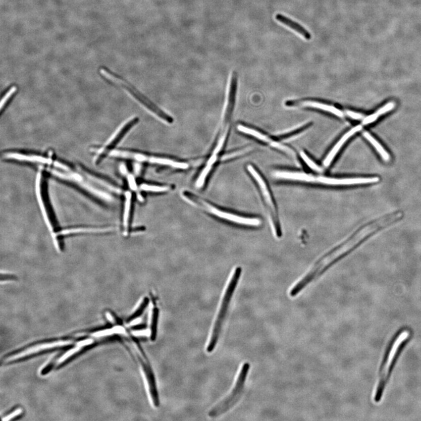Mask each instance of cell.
<instances>
[{
	"label": "cell",
	"instance_id": "obj_21",
	"mask_svg": "<svg viewBox=\"0 0 421 421\" xmlns=\"http://www.w3.org/2000/svg\"><path fill=\"white\" fill-rule=\"evenodd\" d=\"M363 135L369 140V142H371L373 146L375 147L377 151L380 153V156L383 159V160L386 162H389L390 159V155L383 148L382 146L369 132H364Z\"/></svg>",
	"mask_w": 421,
	"mask_h": 421
},
{
	"label": "cell",
	"instance_id": "obj_11",
	"mask_svg": "<svg viewBox=\"0 0 421 421\" xmlns=\"http://www.w3.org/2000/svg\"><path fill=\"white\" fill-rule=\"evenodd\" d=\"M4 157L7 159V160L32 162V163L52 164V160H51V159L46 158L42 156H38V155H27L20 153L10 152L5 153Z\"/></svg>",
	"mask_w": 421,
	"mask_h": 421
},
{
	"label": "cell",
	"instance_id": "obj_12",
	"mask_svg": "<svg viewBox=\"0 0 421 421\" xmlns=\"http://www.w3.org/2000/svg\"><path fill=\"white\" fill-rule=\"evenodd\" d=\"M273 176L280 179L306 183H314L315 178V176L306 174L305 173L287 171H276L273 173Z\"/></svg>",
	"mask_w": 421,
	"mask_h": 421
},
{
	"label": "cell",
	"instance_id": "obj_9",
	"mask_svg": "<svg viewBox=\"0 0 421 421\" xmlns=\"http://www.w3.org/2000/svg\"><path fill=\"white\" fill-rule=\"evenodd\" d=\"M379 177H357V178L335 179L326 177H316L314 183L331 186H351L378 182Z\"/></svg>",
	"mask_w": 421,
	"mask_h": 421
},
{
	"label": "cell",
	"instance_id": "obj_15",
	"mask_svg": "<svg viewBox=\"0 0 421 421\" xmlns=\"http://www.w3.org/2000/svg\"><path fill=\"white\" fill-rule=\"evenodd\" d=\"M301 105L305 107H311V108L326 111V112H330L339 117H343V116H344L343 115V113L341 112V110L336 108V107L330 105L321 104V103L319 102L305 101L302 102L301 103Z\"/></svg>",
	"mask_w": 421,
	"mask_h": 421
},
{
	"label": "cell",
	"instance_id": "obj_25",
	"mask_svg": "<svg viewBox=\"0 0 421 421\" xmlns=\"http://www.w3.org/2000/svg\"><path fill=\"white\" fill-rule=\"evenodd\" d=\"M213 165L214 164L208 162L207 165H206L205 168L203 170L201 174L199 175L197 181L196 186L197 187L200 188L204 185L206 177H207L210 170H212Z\"/></svg>",
	"mask_w": 421,
	"mask_h": 421
},
{
	"label": "cell",
	"instance_id": "obj_22",
	"mask_svg": "<svg viewBox=\"0 0 421 421\" xmlns=\"http://www.w3.org/2000/svg\"><path fill=\"white\" fill-rule=\"evenodd\" d=\"M238 129L239 131L245 133V134H246L252 135V136H254V137L261 140V141L269 143H271L273 141V140L270 139L268 136L261 134V133L259 132L254 130L253 129L247 128L243 126V125H239L238 126Z\"/></svg>",
	"mask_w": 421,
	"mask_h": 421
},
{
	"label": "cell",
	"instance_id": "obj_24",
	"mask_svg": "<svg viewBox=\"0 0 421 421\" xmlns=\"http://www.w3.org/2000/svg\"><path fill=\"white\" fill-rule=\"evenodd\" d=\"M140 188L143 191L153 192V193H163L170 190L169 186L149 185L146 184H142Z\"/></svg>",
	"mask_w": 421,
	"mask_h": 421
},
{
	"label": "cell",
	"instance_id": "obj_39",
	"mask_svg": "<svg viewBox=\"0 0 421 421\" xmlns=\"http://www.w3.org/2000/svg\"><path fill=\"white\" fill-rule=\"evenodd\" d=\"M93 340L91 339H88L86 340H84V341H81L77 343V346H79L80 347H83L84 346L88 345L91 344V343H93Z\"/></svg>",
	"mask_w": 421,
	"mask_h": 421
},
{
	"label": "cell",
	"instance_id": "obj_38",
	"mask_svg": "<svg viewBox=\"0 0 421 421\" xmlns=\"http://www.w3.org/2000/svg\"><path fill=\"white\" fill-rule=\"evenodd\" d=\"M128 182L129 186H130L131 189H132L133 190H136L137 187H136L135 180L134 179V176L132 175H129L128 176Z\"/></svg>",
	"mask_w": 421,
	"mask_h": 421
},
{
	"label": "cell",
	"instance_id": "obj_10",
	"mask_svg": "<svg viewBox=\"0 0 421 421\" xmlns=\"http://www.w3.org/2000/svg\"><path fill=\"white\" fill-rule=\"evenodd\" d=\"M361 129H362V126L361 125H357V126L351 129V130L342 136L341 139L339 140L338 142L336 144L333 148L331 150V152L327 155L326 158L325 159L324 165L326 167H328L331 165V162L334 160L336 155L339 152V151L341 149L342 146L344 145L347 140L351 136L356 134V132L361 131Z\"/></svg>",
	"mask_w": 421,
	"mask_h": 421
},
{
	"label": "cell",
	"instance_id": "obj_40",
	"mask_svg": "<svg viewBox=\"0 0 421 421\" xmlns=\"http://www.w3.org/2000/svg\"><path fill=\"white\" fill-rule=\"evenodd\" d=\"M106 316L107 317V320H108L110 321V322L113 323H114V321H115V320H114V317L112 314H111L110 312H107L106 313Z\"/></svg>",
	"mask_w": 421,
	"mask_h": 421
},
{
	"label": "cell",
	"instance_id": "obj_23",
	"mask_svg": "<svg viewBox=\"0 0 421 421\" xmlns=\"http://www.w3.org/2000/svg\"><path fill=\"white\" fill-rule=\"evenodd\" d=\"M110 230H112V228H79L72 229V230L62 231L60 232V234H62V235H69L75 233H83V232H89V233L90 232H108Z\"/></svg>",
	"mask_w": 421,
	"mask_h": 421
},
{
	"label": "cell",
	"instance_id": "obj_27",
	"mask_svg": "<svg viewBox=\"0 0 421 421\" xmlns=\"http://www.w3.org/2000/svg\"><path fill=\"white\" fill-rule=\"evenodd\" d=\"M17 90V88L16 86H13L10 88L8 91L7 92L5 96L3 97L1 101V111L3 110L4 109V107H5L7 103L10 100V99L12 98L13 95L16 93Z\"/></svg>",
	"mask_w": 421,
	"mask_h": 421
},
{
	"label": "cell",
	"instance_id": "obj_30",
	"mask_svg": "<svg viewBox=\"0 0 421 421\" xmlns=\"http://www.w3.org/2000/svg\"><path fill=\"white\" fill-rule=\"evenodd\" d=\"M81 348H82V347L77 346L76 348L69 350L68 352H66L65 354H64V355H63L60 358V359H59V360L58 361V364H60L62 362H64V361L67 359L68 358L71 356L72 355H73V354L77 353V352H79Z\"/></svg>",
	"mask_w": 421,
	"mask_h": 421
},
{
	"label": "cell",
	"instance_id": "obj_19",
	"mask_svg": "<svg viewBox=\"0 0 421 421\" xmlns=\"http://www.w3.org/2000/svg\"><path fill=\"white\" fill-rule=\"evenodd\" d=\"M149 302L150 299L148 297H144L137 306V308L133 312L132 315L129 317L128 319V324H131L134 322L135 321L138 320L139 318L145 312L149 304Z\"/></svg>",
	"mask_w": 421,
	"mask_h": 421
},
{
	"label": "cell",
	"instance_id": "obj_28",
	"mask_svg": "<svg viewBox=\"0 0 421 421\" xmlns=\"http://www.w3.org/2000/svg\"><path fill=\"white\" fill-rule=\"evenodd\" d=\"M271 145L272 146L275 147V148L282 150L283 151V152H285L288 154L291 155V156H292L293 157H295V154L292 149L289 148V147L283 145L282 144H281L279 142L272 141V142L271 143Z\"/></svg>",
	"mask_w": 421,
	"mask_h": 421
},
{
	"label": "cell",
	"instance_id": "obj_7",
	"mask_svg": "<svg viewBox=\"0 0 421 421\" xmlns=\"http://www.w3.org/2000/svg\"><path fill=\"white\" fill-rule=\"evenodd\" d=\"M136 345H137L139 350L140 353L138 354L139 360L140 364H141L143 374L145 376L147 386H148L151 400H152L154 407L157 408L160 406V396H159L156 378H155L153 369L151 366L148 358L146 355V353L143 352L141 347H140L138 343Z\"/></svg>",
	"mask_w": 421,
	"mask_h": 421
},
{
	"label": "cell",
	"instance_id": "obj_35",
	"mask_svg": "<svg viewBox=\"0 0 421 421\" xmlns=\"http://www.w3.org/2000/svg\"><path fill=\"white\" fill-rule=\"evenodd\" d=\"M379 116L377 115L375 113L374 114H372V115L366 117H365L363 121V125H368L369 124H371L374 123L378 118Z\"/></svg>",
	"mask_w": 421,
	"mask_h": 421
},
{
	"label": "cell",
	"instance_id": "obj_4",
	"mask_svg": "<svg viewBox=\"0 0 421 421\" xmlns=\"http://www.w3.org/2000/svg\"><path fill=\"white\" fill-rule=\"evenodd\" d=\"M247 169L259 187L264 203L268 214L273 234L276 238H280L282 236V231L278 210L267 183L252 166H247Z\"/></svg>",
	"mask_w": 421,
	"mask_h": 421
},
{
	"label": "cell",
	"instance_id": "obj_20",
	"mask_svg": "<svg viewBox=\"0 0 421 421\" xmlns=\"http://www.w3.org/2000/svg\"><path fill=\"white\" fill-rule=\"evenodd\" d=\"M147 162H151V163L157 164L171 166L172 167L179 169H187L188 165L185 163H182V162H177L172 160H168V159L156 157H149L147 159Z\"/></svg>",
	"mask_w": 421,
	"mask_h": 421
},
{
	"label": "cell",
	"instance_id": "obj_36",
	"mask_svg": "<svg viewBox=\"0 0 421 421\" xmlns=\"http://www.w3.org/2000/svg\"><path fill=\"white\" fill-rule=\"evenodd\" d=\"M22 412H23V410H22V409L21 408H18L16 409V411H14L13 413H10V414L6 416L5 418H4L3 419V420L8 421L11 419H12L13 418H15V417H16L17 416L20 415Z\"/></svg>",
	"mask_w": 421,
	"mask_h": 421
},
{
	"label": "cell",
	"instance_id": "obj_14",
	"mask_svg": "<svg viewBox=\"0 0 421 421\" xmlns=\"http://www.w3.org/2000/svg\"><path fill=\"white\" fill-rule=\"evenodd\" d=\"M276 18L280 23H282L284 25L287 26V27L293 29V30L298 32V34L304 37V38L306 39H311V35L310 34V33L307 30H306L303 27H302L301 25L296 23V22L291 20L290 18L284 16L280 14L277 15Z\"/></svg>",
	"mask_w": 421,
	"mask_h": 421
},
{
	"label": "cell",
	"instance_id": "obj_18",
	"mask_svg": "<svg viewBox=\"0 0 421 421\" xmlns=\"http://www.w3.org/2000/svg\"><path fill=\"white\" fill-rule=\"evenodd\" d=\"M160 309H159L156 305H154L152 308V316H151L150 327V338L151 341L152 342L156 341L157 338L159 319H160Z\"/></svg>",
	"mask_w": 421,
	"mask_h": 421
},
{
	"label": "cell",
	"instance_id": "obj_29",
	"mask_svg": "<svg viewBox=\"0 0 421 421\" xmlns=\"http://www.w3.org/2000/svg\"><path fill=\"white\" fill-rule=\"evenodd\" d=\"M252 147H246V148L244 149H242L241 150L236 151V152L231 153L230 154H228L226 155H224V156L222 157V160H230V159L236 157L237 156H240V155H242L245 153H246L249 152L250 150H252Z\"/></svg>",
	"mask_w": 421,
	"mask_h": 421
},
{
	"label": "cell",
	"instance_id": "obj_3",
	"mask_svg": "<svg viewBox=\"0 0 421 421\" xmlns=\"http://www.w3.org/2000/svg\"><path fill=\"white\" fill-rule=\"evenodd\" d=\"M182 197L190 204L197 206L198 208L204 210L220 219L228 221L229 222L250 227H258L261 223L260 220L257 218L239 216L236 214L218 208L216 206L204 201V199L188 191L183 192Z\"/></svg>",
	"mask_w": 421,
	"mask_h": 421
},
{
	"label": "cell",
	"instance_id": "obj_2",
	"mask_svg": "<svg viewBox=\"0 0 421 421\" xmlns=\"http://www.w3.org/2000/svg\"><path fill=\"white\" fill-rule=\"evenodd\" d=\"M241 275V269L239 267L235 268L231 273L221 302L219 311L214 324L208 344L206 347V352L208 353H212L219 342L232 298L233 297Z\"/></svg>",
	"mask_w": 421,
	"mask_h": 421
},
{
	"label": "cell",
	"instance_id": "obj_8",
	"mask_svg": "<svg viewBox=\"0 0 421 421\" xmlns=\"http://www.w3.org/2000/svg\"><path fill=\"white\" fill-rule=\"evenodd\" d=\"M138 118L136 117H132L129 118L127 121L121 125L118 128L117 130L114 133L113 135L111 136L108 140L106 142L104 146H102L100 148L94 149V152L97 154V161L100 156H103L107 150L112 147L115 144L120 141V140L123 137L124 135L126 134L129 129L132 127L133 125H135L138 122Z\"/></svg>",
	"mask_w": 421,
	"mask_h": 421
},
{
	"label": "cell",
	"instance_id": "obj_6",
	"mask_svg": "<svg viewBox=\"0 0 421 421\" xmlns=\"http://www.w3.org/2000/svg\"><path fill=\"white\" fill-rule=\"evenodd\" d=\"M99 72L101 74L102 76L106 77V79H109L112 82L121 85L123 87L126 88V89L129 93L136 98L139 102H141L142 104L146 107V109L150 111L151 112L155 114L156 116L160 118L161 119L163 120L167 123H172L173 121L172 118L169 117L167 114L164 113L162 110L159 109L157 107L152 104V102L147 101L145 98L142 97L141 94L137 93L134 88H132L131 86H129L126 82H125L123 80L118 79L117 77L114 76L112 73L107 71L104 69H101Z\"/></svg>",
	"mask_w": 421,
	"mask_h": 421
},
{
	"label": "cell",
	"instance_id": "obj_1",
	"mask_svg": "<svg viewBox=\"0 0 421 421\" xmlns=\"http://www.w3.org/2000/svg\"><path fill=\"white\" fill-rule=\"evenodd\" d=\"M412 335L411 329L402 328L395 334L388 344L379 367L378 382L373 393V399L376 403L381 401L395 365L402 351L411 340Z\"/></svg>",
	"mask_w": 421,
	"mask_h": 421
},
{
	"label": "cell",
	"instance_id": "obj_41",
	"mask_svg": "<svg viewBox=\"0 0 421 421\" xmlns=\"http://www.w3.org/2000/svg\"><path fill=\"white\" fill-rule=\"evenodd\" d=\"M121 171L122 173H124V174L127 173V169L124 165L121 166Z\"/></svg>",
	"mask_w": 421,
	"mask_h": 421
},
{
	"label": "cell",
	"instance_id": "obj_34",
	"mask_svg": "<svg viewBox=\"0 0 421 421\" xmlns=\"http://www.w3.org/2000/svg\"><path fill=\"white\" fill-rule=\"evenodd\" d=\"M132 328L133 332H138L146 330L147 326L146 324H135L131 326Z\"/></svg>",
	"mask_w": 421,
	"mask_h": 421
},
{
	"label": "cell",
	"instance_id": "obj_37",
	"mask_svg": "<svg viewBox=\"0 0 421 421\" xmlns=\"http://www.w3.org/2000/svg\"><path fill=\"white\" fill-rule=\"evenodd\" d=\"M305 124H306V123H302L300 124H298V125H296V126H295V127L287 129H286V130H284L282 132H279L277 134H278V135H283V134H288V133H290V132H293L295 130H297V129H299V128H300L302 127H303L304 125H305Z\"/></svg>",
	"mask_w": 421,
	"mask_h": 421
},
{
	"label": "cell",
	"instance_id": "obj_5",
	"mask_svg": "<svg viewBox=\"0 0 421 421\" xmlns=\"http://www.w3.org/2000/svg\"><path fill=\"white\" fill-rule=\"evenodd\" d=\"M250 369V364L248 362H246L242 365L233 389L230 394L210 410L208 412V416L210 418H216L224 414L237 403L244 390Z\"/></svg>",
	"mask_w": 421,
	"mask_h": 421
},
{
	"label": "cell",
	"instance_id": "obj_17",
	"mask_svg": "<svg viewBox=\"0 0 421 421\" xmlns=\"http://www.w3.org/2000/svg\"><path fill=\"white\" fill-rule=\"evenodd\" d=\"M109 155L110 156L112 157L131 159V160H134L139 162L147 161V158H148V156L142 154L119 150H113L110 151Z\"/></svg>",
	"mask_w": 421,
	"mask_h": 421
},
{
	"label": "cell",
	"instance_id": "obj_13",
	"mask_svg": "<svg viewBox=\"0 0 421 421\" xmlns=\"http://www.w3.org/2000/svg\"><path fill=\"white\" fill-rule=\"evenodd\" d=\"M70 343H71V342L69 341L43 343V344H40L39 345L35 346L34 347H32V348H29L27 350H24L23 352L16 354V355L13 356L12 357H10L9 358V359H7V361H12L16 359H20V358L29 355V354L38 352L40 350H41L55 348V347L67 345L70 344Z\"/></svg>",
	"mask_w": 421,
	"mask_h": 421
},
{
	"label": "cell",
	"instance_id": "obj_31",
	"mask_svg": "<svg viewBox=\"0 0 421 421\" xmlns=\"http://www.w3.org/2000/svg\"><path fill=\"white\" fill-rule=\"evenodd\" d=\"M394 107H395L394 102H390L387 103V104H386L385 106H383V107H382L381 109H380L378 111V112H377L376 113V114L379 117L380 116H382V115H383V114H385L387 113V112H390V111L392 110L394 108Z\"/></svg>",
	"mask_w": 421,
	"mask_h": 421
},
{
	"label": "cell",
	"instance_id": "obj_26",
	"mask_svg": "<svg viewBox=\"0 0 421 421\" xmlns=\"http://www.w3.org/2000/svg\"><path fill=\"white\" fill-rule=\"evenodd\" d=\"M300 155L302 160H303L305 162V164L308 165V167L313 170V171L317 172H321L323 171L322 168L320 167L319 165H317L314 162L312 161L305 152H301Z\"/></svg>",
	"mask_w": 421,
	"mask_h": 421
},
{
	"label": "cell",
	"instance_id": "obj_32",
	"mask_svg": "<svg viewBox=\"0 0 421 421\" xmlns=\"http://www.w3.org/2000/svg\"><path fill=\"white\" fill-rule=\"evenodd\" d=\"M114 333H116V332L115 330H114V328H113L112 329H108V330H102L95 332V333L92 334V336H93V337L98 338L106 337V336L112 335Z\"/></svg>",
	"mask_w": 421,
	"mask_h": 421
},
{
	"label": "cell",
	"instance_id": "obj_16",
	"mask_svg": "<svg viewBox=\"0 0 421 421\" xmlns=\"http://www.w3.org/2000/svg\"><path fill=\"white\" fill-rule=\"evenodd\" d=\"M132 208V195L130 192H127L125 194V208L124 213L123 225L124 234L128 235L130 224Z\"/></svg>",
	"mask_w": 421,
	"mask_h": 421
},
{
	"label": "cell",
	"instance_id": "obj_33",
	"mask_svg": "<svg viewBox=\"0 0 421 421\" xmlns=\"http://www.w3.org/2000/svg\"><path fill=\"white\" fill-rule=\"evenodd\" d=\"M346 113L347 114V116H349L350 118H352V119L356 120H363L365 118L363 114L353 112H352V111H346Z\"/></svg>",
	"mask_w": 421,
	"mask_h": 421
}]
</instances>
